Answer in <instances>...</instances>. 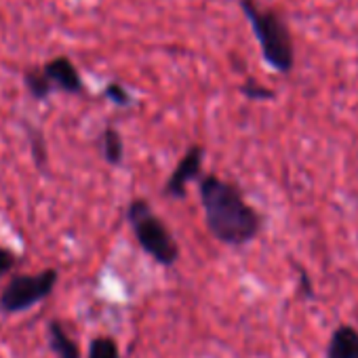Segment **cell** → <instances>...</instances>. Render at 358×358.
Returning <instances> with one entry per match:
<instances>
[{
    "instance_id": "obj_14",
    "label": "cell",
    "mask_w": 358,
    "mask_h": 358,
    "mask_svg": "<svg viewBox=\"0 0 358 358\" xmlns=\"http://www.w3.org/2000/svg\"><path fill=\"white\" fill-rule=\"evenodd\" d=\"M103 97L108 101H112L114 106H120V108H129L133 103V95L120 83H108L103 89Z\"/></svg>"
},
{
    "instance_id": "obj_9",
    "label": "cell",
    "mask_w": 358,
    "mask_h": 358,
    "mask_svg": "<svg viewBox=\"0 0 358 358\" xmlns=\"http://www.w3.org/2000/svg\"><path fill=\"white\" fill-rule=\"evenodd\" d=\"M99 145H101V156L106 158L108 164L118 166L124 158V143L120 133L114 127H106L101 137H99Z\"/></svg>"
},
{
    "instance_id": "obj_1",
    "label": "cell",
    "mask_w": 358,
    "mask_h": 358,
    "mask_svg": "<svg viewBox=\"0 0 358 358\" xmlns=\"http://www.w3.org/2000/svg\"><path fill=\"white\" fill-rule=\"evenodd\" d=\"M199 196L205 224L220 243L243 247L255 241L262 230V215L247 203L238 186L217 175H205L199 179Z\"/></svg>"
},
{
    "instance_id": "obj_4",
    "label": "cell",
    "mask_w": 358,
    "mask_h": 358,
    "mask_svg": "<svg viewBox=\"0 0 358 358\" xmlns=\"http://www.w3.org/2000/svg\"><path fill=\"white\" fill-rule=\"evenodd\" d=\"M59 280V272L55 268H47L34 276L15 274L0 293V312L5 314H20L36 306L38 301L47 299Z\"/></svg>"
},
{
    "instance_id": "obj_15",
    "label": "cell",
    "mask_w": 358,
    "mask_h": 358,
    "mask_svg": "<svg viewBox=\"0 0 358 358\" xmlns=\"http://www.w3.org/2000/svg\"><path fill=\"white\" fill-rule=\"evenodd\" d=\"M15 266H17V255L11 249L0 245V276H5L7 272H11Z\"/></svg>"
},
{
    "instance_id": "obj_6",
    "label": "cell",
    "mask_w": 358,
    "mask_h": 358,
    "mask_svg": "<svg viewBox=\"0 0 358 358\" xmlns=\"http://www.w3.org/2000/svg\"><path fill=\"white\" fill-rule=\"evenodd\" d=\"M43 72L47 74L49 83L53 85L55 91L68 93V95H80L85 93V83L80 78L78 68L74 66V62L66 55H57L53 59H49L43 66Z\"/></svg>"
},
{
    "instance_id": "obj_12",
    "label": "cell",
    "mask_w": 358,
    "mask_h": 358,
    "mask_svg": "<svg viewBox=\"0 0 358 358\" xmlns=\"http://www.w3.org/2000/svg\"><path fill=\"white\" fill-rule=\"evenodd\" d=\"M30 137V152H32V158L36 162L38 169H47V160H49V154H47V141H45V135L36 129H30L28 131Z\"/></svg>"
},
{
    "instance_id": "obj_8",
    "label": "cell",
    "mask_w": 358,
    "mask_h": 358,
    "mask_svg": "<svg viewBox=\"0 0 358 358\" xmlns=\"http://www.w3.org/2000/svg\"><path fill=\"white\" fill-rule=\"evenodd\" d=\"M47 339H49V348L57 358H83L78 343L68 335L66 327L62 324V320L53 318L47 324Z\"/></svg>"
},
{
    "instance_id": "obj_5",
    "label": "cell",
    "mask_w": 358,
    "mask_h": 358,
    "mask_svg": "<svg viewBox=\"0 0 358 358\" xmlns=\"http://www.w3.org/2000/svg\"><path fill=\"white\" fill-rule=\"evenodd\" d=\"M203 160H205V148L203 145H190L186 150V154L182 156V160L177 162L175 171L169 175L166 184H164V190H162L164 196L184 199L188 184L201 177Z\"/></svg>"
},
{
    "instance_id": "obj_2",
    "label": "cell",
    "mask_w": 358,
    "mask_h": 358,
    "mask_svg": "<svg viewBox=\"0 0 358 358\" xmlns=\"http://www.w3.org/2000/svg\"><path fill=\"white\" fill-rule=\"evenodd\" d=\"M238 5L251 24L264 62L272 70L289 74L295 66V45L285 17L276 9H262L257 0H238Z\"/></svg>"
},
{
    "instance_id": "obj_10",
    "label": "cell",
    "mask_w": 358,
    "mask_h": 358,
    "mask_svg": "<svg viewBox=\"0 0 358 358\" xmlns=\"http://www.w3.org/2000/svg\"><path fill=\"white\" fill-rule=\"evenodd\" d=\"M24 85L30 93L32 99L36 101H47L53 95V85L49 83L47 74L43 72V68H30L24 72Z\"/></svg>"
},
{
    "instance_id": "obj_7",
    "label": "cell",
    "mask_w": 358,
    "mask_h": 358,
    "mask_svg": "<svg viewBox=\"0 0 358 358\" xmlns=\"http://www.w3.org/2000/svg\"><path fill=\"white\" fill-rule=\"evenodd\" d=\"M324 358H358V329L339 324L329 337Z\"/></svg>"
},
{
    "instance_id": "obj_11",
    "label": "cell",
    "mask_w": 358,
    "mask_h": 358,
    "mask_svg": "<svg viewBox=\"0 0 358 358\" xmlns=\"http://www.w3.org/2000/svg\"><path fill=\"white\" fill-rule=\"evenodd\" d=\"M87 358H120V350L116 339L110 335H97L89 343V354Z\"/></svg>"
},
{
    "instance_id": "obj_13",
    "label": "cell",
    "mask_w": 358,
    "mask_h": 358,
    "mask_svg": "<svg viewBox=\"0 0 358 358\" xmlns=\"http://www.w3.org/2000/svg\"><path fill=\"white\" fill-rule=\"evenodd\" d=\"M238 91H241L247 99H253V101H270V99H274V97H276V93H274L272 89H268V87L259 85V83H257V80H253V78L245 80V83L238 87Z\"/></svg>"
},
{
    "instance_id": "obj_3",
    "label": "cell",
    "mask_w": 358,
    "mask_h": 358,
    "mask_svg": "<svg viewBox=\"0 0 358 358\" xmlns=\"http://www.w3.org/2000/svg\"><path fill=\"white\" fill-rule=\"evenodd\" d=\"M127 222L135 234L137 245L160 266L171 268L179 259V245L166 224L152 211L148 201L135 199L127 207Z\"/></svg>"
}]
</instances>
